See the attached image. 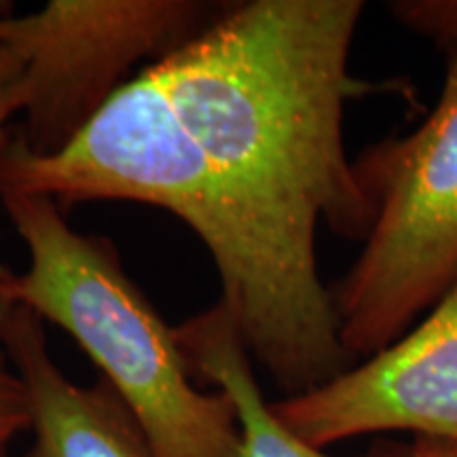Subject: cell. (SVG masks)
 I'll use <instances>...</instances> for the list:
<instances>
[{
  "label": "cell",
  "instance_id": "5b68a950",
  "mask_svg": "<svg viewBox=\"0 0 457 457\" xmlns=\"http://www.w3.org/2000/svg\"><path fill=\"white\" fill-rule=\"evenodd\" d=\"M271 409L303 443L322 451L379 432H411L457 447V282L420 327Z\"/></svg>",
  "mask_w": 457,
  "mask_h": 457
},
{
  "label": "cell",
  "instance_id": "6da1fadb",
  "mask_svg": "<svg viewBox=\"0 0 457 457\" xmlns=\"http://www.w3.org/2000/svg\"><path fill=\"white\" fill-rule=\"evenodd\" d=\"M360 0L220 4L142 66L71 145L34 155L11 134L0 191L62 210L131 202L185 222L212 256L220 303L286 396L347 369L316 233L367 239L373 202L343 140Z\"/></svg>",
  "mask_w": 457,
  "mask_h": 457
},
{
  "label": "cell",
  "instance_id": "7c38bea8",
  "mask_svg": "<svg viewBox=\"0 0 457 457\" xmlns=\"http://www.w3.org/2000/svg\"><path fill=\"white\" fill-rule=\"evenodd\" d=\"M0 457H7V453H0Z\"/></svg>",
  "mask_w": 457,
  "mask_h": 457
},
{
  "label": "cell",
  "instance_id": "52a82bcc",
  "mask_svg": "<svg viewBox=\"0 0 457 457\" xmlns=\"http://www.w3.org/2000/svg\"><path fill=\"white\" fill-rule=\"evenodd\" d=\"M176 337L193 375L212 384L214 390L225 392L233 403L242 432V457H333L303 443L278 420L261 390L242 335L220 301L176 327ZM407 455L384 451L364 457Z\"/></svg>",
  "mask_w": 457,
  "mask_h": 457
},
{
  "label": "cell",
  "instance_id": "277c9868",
  "mask_svg": "<svg viewBox=\"0 0 457 457\" xmlns=\"http://www.w3.org/2000/svg\"><path fill=\"white\" fill-rule=\"evenodd\" d=\"M199 0H49L26 15L0 13V45L24 74L15 138L34 155L71 145L134 77L212 20Z\"/></svg>",
  "mask_w": 457,
  "mask_h": 457
},
{
  "label": "cell",
  "instance_id": "8fae6325",
  "mask_svg": "<svg viewBox=\"0 0 457 457\" xmlns=\"http://www.w3.org/2000/svg\"><path fill=\"white\" fill-rule=\"evenodd\" d=\"M407 457H457V447L432 438H417Z\"/></svg>",
  "mask_w": 457,
  "mask_h": 457
},
{
  "label": "cell",
  "instance_id": "ba28073f",
  "mask_svg": "<svg viewBox=\"0 0 457 457\" xmlns=\"http://www.w3.org/2000/svg\"><path fill=\"white\" fill-rule=\"evenodd\" d=\"M390 13L404 28L436 43L449 62H457V0H400Z\"/></svg>",
  "mask_w": 457,
  "mask_h": 457
},
{
  "label": "cell",
  "instance_id": "8992f818",
  "mask_svg": "<svg viewBox=\"0 0 457 457\" xmlns=\"http://www.w3.org/2000/svg\"><path fill=\"white\" fill-rule=\"evenodd\" d=\"M0 350L24 381L32 445L26 457H153L145 434L106 381H72L49 350L47 327L15 305Z\"/></svg>",
  "mask_w": 457,
  "mask_h": 457
},
{
  "label": "cell",
  "instance_id": "30bf717a",
  "mask_svg": "<svg viewBox=\"0 0 457 457\" xmlns=\"http://www.w3.org/2000/svg\"><path fill=\"white\" fill-rule=\"evenodd\" d=\"M30 430V403L24 381L0 350V453H7L13 438Z\"/></svg>",
  "mask_w": 457,
  "mask_h": 457
},
{
  "label": "cell",
  "instance_id": "3957f363",
  "mask_svg": "<svg viewBox=\"0 0 457 457\" xmlns=\"http://www.w3.org/2000/svg\"><path fill=\"white\" fill-rule=\"evenodd\" d=\"M373 202L364 248L333 295L345 356L369 358L407 333L457 282V62L426 121L356 163Z\"/></svg>",
  "mask_w": 457,
  "mask_h": 457
},
{
  "label": "cell",
  "instance_id": "7a4b0ae2",
  "mask_svg": "<svg viewBox=\"0 0 457 457\" xmlns=\"http://www.w3.org/2000/svg\"><path fill=\"white\" fill-rule=\"evenodd\" d=\"M0 202L28 250L4 296L77 341L153 457H242L233 403L195 384L176 328L125 271L117 245L77 231L51 197L0 191Z\"/></svg>",
  "mask_w": 457,
  "mask_h": 457
},
{
  "label": "cell",
  "instance_id": "9c48e42d",
  "mask_svg": "<svg viewBox=\"0 0 457 457\" xmlns=\"http://www.w3.org/2000/svg\"><path fill=\"white\" fill-rule=\"evenodd\" d=\"M24 104V74L21 64L11 51L0 45V155L11 138L9 125L15 114H21ZM11 270L0 262V337H3L4 324L13 312L15 305H11L4 296V282H7Z\"/></svg>",
  "mask_w": 457,
  "mask_h": 457
}]
</instances>
